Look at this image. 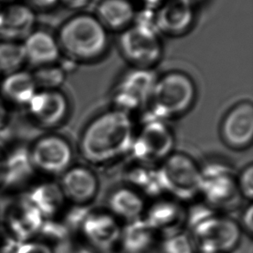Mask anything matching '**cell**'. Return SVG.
I'll list each match as a JSON object with an SVG mask.
<instances>
[{"mask_svg":"<svg viewBox=\"0 0 253 253\" xmlns=\"http://www.w3.org/2000/svg\"><path fill=\"white\" fill-rule=\"evenodd\" d=\"M13 253H54V252L48 244L30 240L18 244Z\"/></svg>","mask_w":253,"mask_h":253,"instance_id":"31","label":"cell"},{"mask_svg":"<svg viewBox=\"0 0 253 253\" xmlns=\"http://www.w3.org/2000/svg\"><path fill=\"white\" fill-rule=\"evenodd\" d=\"M62 53L74 61L99 59L108 46L106 28L98 18L81 14L63 24L56 37Z\"/></svg>","mask_w":253,"mask_h":253,"instance_id":"2","label":"cell"},{"mask_svg":"<svg viewBox=\"0 0 253 253\" xmlns=\"http://www.w3.org/2000/svg\"><path fill=\"white\" fill-rule=\"evenodd\" d=\"M106 205V210L125 224L142 219L147 205L140 192L126 185L113 189L107 197Z\"/></svg>","mask_w":253,"mask_h":253,"instance_id":"20","label":"cell"},{"mask_svg":"<svg viewBox=\"0 0 253 253\" xmlns=\"http://www.w3.org/2000/svg\"><path fill=\"white\" fill-rule=\"evenodd\" d=\"M194 17L191 3L185 0H166L157 11L155 28L165 34H182L191 27Z\"/></svg>","mask_w":253,"mask_h":253,"instance_id":"19","label":"cell"},{"mask_svg":"<svg viewBox=\"0 0 253 253\" xmlns=\"http://www.w3.org/2000/svg\"><path fill=\"white\" fill-rule=\"evenodd\" d=\"M26 63L22 42L0 40V75H10L23 69Z\"/></svg>","mask_w":253,"mask_h":253,"instance_id":"27","label":"cell"},{"mask_svg":"<svg viewBox=\"0 0 253 253\" xmlns=\"http://www.w3.org/2000/svg\"><path fill=\"white\" fill-rule=\"evenodd\" d=\"M142 1L149 4H159V3H164L166 0H142Z\"/></svg>","mask_w":253,"mask_h":253,"instance_id":"36","label":"cell"},{"mask_svg":"<svg viewBox=\"0 0 253 253\" xmlns=\"http://www.w3.org/2000/svg\"><path fill=\"white\" fill-rule=\"evenodd\" d=\"M120 47L124 57L137 68H151L163 53L156 28L144 23L126 28L120 37Z\"/></svg>","mask_w":253,"mask_h":253,"instance_id":"8","label":"cell"},{"mask_svg":"<svg viewBox=\"0 0 253 253\" xmlns=\"http://www.w3.org/2000/svg\"><path fill=\"white\" fill-rule=\"evenodd\" d=\"M158 79L151 68H136L128 72L113 94V109L131 115L149 106Z\"/></svg>","mask_w":253,"mask_h":253,"instance_id":"10","label":"cell"},{"mask_svg":"<svg viewBox=\"0 0 253 253\" xmlns=\"http://www.w3.org/2000/svg\"><path fill=\"white\" fill-rule=\"evenodd\" d=\"M174 134L166 121L146 116L136 133L129 156L134 162L157 167L174 153Z\"/></svg>","mask_w":253,"mask_h":253,"instance_id":"6","label":"cell"},{"mask_svg":"<svg viewBox=\"0 0 253 253\" xmlns=\"http://www.w3.org/2000/svg\"><path fill=\"white\" fill-rule=\"evenodd\" d=\"M96 17L106 30H123L133 21L135 9L128 0H104L97 8Z\"/></svg>","mask_w":253,"mask_h":253,"instance_id":"25","label":"cell"},{"mask_svg":"<svg viewBox=\"0 0 253 253\" xmlns=\"http://www.w3.org/2000/svg\"><path fill=\"white\" fill-rule=\"evenodd\" d=\"M125 185L135 189L144 197L157 198L164 196L157 167L134 162L124 173Z\"/></svg>","mask_w":253,"mask_h":253,"instance_id":"24","label":"cell"},{"mask_svg":"<svg viewBox=\"0 0 253 253\" xmlns=\"http://www.w3.org/2000/svg\"><path fill=\"white\" fill-rule=\"evenodd\" d=\"M136 133L130 115L120 110H107L90 121L79 140L83 160L95 167L108 166L129 155Z\"/></svg>","mask_w":253,"mask_h":253,"instance_id":"1","label":"cell"},{"mask_svg":"<svg viewBox=\"0 0 253 253\" xmlns=\"http://www.w3.org/2000/svg\"><path fill=\"white\" fill-rule=\"evenodd\" d=\"M196 253H231L240 246L243 231L239 221L212 210L188 227Z\"/></svg>","mask_w":253,"mask_h":253,"instance_id":"3","label":"cell"},{"mask_svg":"<svg viewBox=\"0 0 253 253\" xmlns=\"http://www.w3.org/2000/svg\"><path fill=\"white\" fill-rule=\"evenodd\" d=\"M26 108L31 118L40 126L55 127L68 117L69 100L59 89H38Z\"/></svg>","mask_w":253,"mask_h":253,"instance_id":"12","label":"cell"},{"mask_svg":"<svg viewBox=\"0 0 253 253\" xmlns=\"http://www.w3.org/2000/svg\"><path fill=\"white\" fill-rule=\"evenodd\" d=\"M185 1H187V2H188V3H194V2H195V1H197V0H185Z\"/></svg>","mask_w":253,"mask_h":253,"instance_id":"39","label":"cell"},{"mask_svg":"<svg viewBox=\"0 0 253 253\" xmlns=\"http://www.w3.org/2000/svg\"><path fill=\"white\" fill-rule=\"evenodd\" d=\"M240 227L243 232H247L248 234L252 235L253 232V207L252 203L247 205L245 208L241 219L239 222Z\"/></svg>","mask_w":253,"mask_h":253,"instance_id":"33","label":"cell"},{"mask_svg":"<svg viewBox=\"0 0 253 253\" xmlns=\"http://www.w3.org/2000/svg\"><path fill=\"white\" fill-rule=\"evenodd\" d=\"M36 12L27 3H5L0 9V40L23 42L36 29Z\"/></svg>","mask_w":253,"mask_h":253,"instance_id":"16","label":"cell"},{"mask_svg":"<svg viewBox=\"0 0 253 253\" xmlns=\"http://www.w3.org/2000/svg\"><path fill=\"white\" fill-rule=\"evenodd\" d=\"M122 226L107 210H89L76 231L86 247L97 253H111L120 247Z\"/></svg>","mask_w":253,"mask_h":253,"instance_id":"9","label":"cell"},{"mask_svg":"<svg viewBox=\"0 0 253 253\" xmlns=\"http://www.w3.org/2000/svg\"><path fill=\"white\" fill-rule=\"evenodd\" d=\"M3 116V106H2V104L0 103V119L2 118V117Z\"/></svg>","mask_w":253,"mask_h":253,"instance_id":"37","label":"cell"},{"mask_svg":"<svg viewBox=\"0 0 253 253\" xmlns=\"http://www.w3.org/2000/svg\"><path fill=\"white\" fill-rule=\"evenodd\" d=\"M15 0H0V2H2V3H10V2H14Z\"/></svg>","mask_w":253,"mask_h":253,"instance_id":"38","label":"cell"},{"mask_svg":"<svg viewBox=\"0 0 253 253\" xmlns=\"http://www.w3.org/2000/svg\"><path fill=\"white\" fill-rule=\"evenodd\" d=\"M60 187L66 200L75 205L87 206L99 192V179L86 166H72L62 174Z\"/></svg>","mask_w":253,"mask_h":253,"instance_id":"14","label":"cell"},{"mask_svg":"<svg viewBox=\"0 0 253 253\" xmlns=\"http://www.w3.org/2000/svg\"><path fill=\"white\" fill-rule=\"evenodd\" d=\"M158 250L160 253H196L190 234L183 229L162 237Z\"/></svg>","mask_w":253,"mask_h":253,"instance_id":"28","label":"cell"},{"mask_svg":"<svg viewBox=\"0 0 253 253\" xmlns=\"http://www.w3.org/2000/svg\"><path fill=\"white\" fill-rule=\"evenodd\" d=\"M157 169L164 196L181 203L198 198L201 166L190 155L174 152Z\"/></svg>","mask_w":253,"mask_h":253,"instance_id":"4","label":"cell"},{"mask_svg":"<svg viewBox=\"0 0 253 253\" xmlns=\"http://www.w3.org/2000/svg\"><path fill=\"white\" fill-rule=\"evenodd\" d=\"M31 73L38 89H59L65 82V70L56 63L36 68Z\"/></svg>","mask_w":253,"mask_h":253,"instance_id":"29","label":"cell"},{"mask_svg":"<svg viewBox=\"0 0 253 253\" xmlns=\"http://www.w3.org/2000/svg\"><path fill=\"white\" fill-rule=\"evenodd\" d=\"M237 186L240 197L252 201L253 197V166L247 165L237 175Z\"/></svg>","mask_w":253,"mask_h":253,"instance_id":"30","label":"cell"},{"mask_svg":"<svg viewBox=\"0 0 253 253\" xmlns=\"http://www.w3.org/2000/svg\"><path fill=\"white\" fill-rule=\"evenodd\" d=\"M160 237L142 218L122 226L119 248L123 253H151L159 247Z\"/></svg>","mask_w":253,"mask_h":253,"instance_id":"21","label":"cell"},{"mask_svg":"<svg viewBox=\"0 0 253 253\" xmlns=\"http://www.w3.org/2000/svg\"><path fill=\"white\" fill-rule=\"evenodd\" d=\"M33 169L29 152L18 151L10 155L5 163L2 164L1 178L4 179L8 186H17L28 179Z\"/></svg>","mask_w":253,"mask_h":253,"instance_id":"26","label":"cell"},{"mask_svg":"<svg viewBox=\"0 0 253 253\" xmlns=\"http://www.w3.org/2000/svg\"><path fill=\"white\" fill-rule=\"evenodd\" d=\"M45 219L28 200L20 199L10 205L5 215L7 231L18 243L30 241L40 233Z\"/></svg>","mask_w":253,"mask_h":253,"instance_id":"17","label":"cell"},{"mask_svg":"<svg viewBox=\"0 0 253 253\" xmlns=\"http://www.w3.org/2000/svg\"><path fill=\"white\" fill-rule=\"evenodd\" d=\"M38 90L32 73L24 69L4 75L0 82L2 99L15 106H27Z\"/></svg>","mask_w":253,"mask_h":253,"instance_id":"22","label":"cell"},{"mask_svg":"<svg viewBox=\"0 0 253 253\" xmlns=\"http://www.w3.org/2000/svg\"><path fill=\"white\" fill-rule=\"evenodd\" d=\"M18 244L6 228H0V253H13Z\"/></svg>","mask_w":253,"mask_h":253,"instance_id":"32","label":"cell"},{"mask_svg":"<svg viewBox=\"0 0 253 253\" xmlns=\"http://www.w3.org/2000/svg\"><path fill=\"white\" fill-rule=\"evenodd\" d=\"M1 169H2V162L0 161V178H1Z\"/></svg>","mask_w":253,"mask_h":253,"instance_id":"40","label":"cell"},{"mask_svg":"<svg viewBox=\"0 0 253 253\" xmlns=\"http://www.w3.org/2000/svg\"><path fill=\"white\" fill-rule=\"evenodd\" d=\"M195 94V84L190 77L181 72H171L158 79L148 116L163 121L179 117L191 108Z\"/></svg>","mask_w":253,"mask_h":253,"instance_id":"5","label":"cell"},{"mask_svg":"<svg viewBox=\"0 0 253 253\" xmlns=\"http://www.w3.org/2000/svg\"><path fill=\"white\" fill-rule=\"evenodd\" d=\"M22 45L26 63L35 68L56 63L62 54L56 37L44 30L35 29L24 38Z\"/></svg>","mask_w":253,"mask_h":253,"instance_id":"18","label":"cell"},{"mask_svg":"<svg viewBox=\"0 0 253 253\" xmlns=\"http://www.w3.org/2000/svg\"><path fill=\"white\" fill-rule=\"evenodd\" d=\"M199 197L216 210L232 205L240 193L237 175L231 166L212 161L201 167Z\"/></svg>","mask_w":253,"mask_h":253,"instance_id":"7","label":"cell"},{"mask_svg":"<svg viewBox=\"0 0 253 253\" xmlns=\"http://www.w3.org/2000/svg\"><path fill=\"white\" fill-rule=\"evenodd\" d=\"M29 6L33 10H50L60 3V0H27Z\"/></svg>","mask_w":253,"mask_h":253,"instance_id":"34","label":"cell"},{"mask_svg":"<svg viewBox=\"0 0 253 253\" xmlns=\"http://www.w3.org/2000/svg\"><path fill=\"white\" fill-rule=\"evenodd\" d=\"M28 200L41 212L44 219H52L64 208L65 196L55 182H43L31 189Z\"/></svg>","mask_w":253,"mask_h":253,"instance_id":"23","label":"cell"},{"mask_svg":"<svg viewBox=\"0 0 253 253\" xmlns=\"http://www.w3.org/2000/svg\"><path fill=\"white\" fill-rule=\"evenodd\" d=\"M143 219L160 236L182 229L185 225L186 210L176 199L161 196L146 205Z\"/></svg>","mask_w":253,"mask_h":253,"instance_id":"15","label":"cell"},{"mask_svg":"<svg viewBox=\"0 0 253 253\" xmlns=\"http://www.w3.org/2000/svg\"><path fill=\"white\" fill-rule=\"evenodd\" d=\"M90 0H60V3L65 4L66 6L69 7L73 10H78L85 7Z\"/></svg>","mask_w":253,"mask_h":253,"instance_id":"35","label":"cell"},{"mask_svg":"<svg viewBox=\"0 0 253 253\" xmlns=\"http://www.w3.org/2000/svg\"><path fill=\"white\" fill-rule=\"evenodd\" d=\"M220 135L226 146L241 150L252 145L253 139V106L241 103L233 107L224 117Z\"/></svg>","mask_w":253,"mask_h":253,"instance_id":"13","label":"cell"},{"mask_svg":"<svg viewBox=\"0 0 253 253\" xmlns=\"http://www.w3.org/2000/svg\"><path fill=\"white\" fill-rule=\"evenodd\" d=\"M29 155L34 169L47 175H62L72 167L74 150L64 137L48 134L36 141Z\"/></svg>","mask_w":253,"mask_h":253,"instance_id":"11","label":"cell"}]
</instances>
